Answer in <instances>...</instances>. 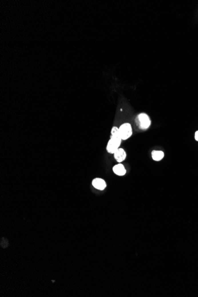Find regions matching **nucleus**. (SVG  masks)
I'll use <instances>...</instances> for the list:
<instances>
[{
    "label": "nucleus",
    "instance_id": "f257e3e1",
    "mask_svg": "<svg viewBox=\"0 0 198 297\" xmlns=\"http://www.w3.org/2000/svg\"><path fill=\"white\" fill-rule=\"evenodd\" d=\"M136 122L139 129L142 130L148 129L151 125V119L145 113H139L136 118Z\"/></svg>",
    "mask_w": 198,
    "mask_h": 297
},
{
    "label": "nucleus",
    "instance_id": "f03ea898",
    "mask_svg": "<svg viewBox=\"0 0 198 297\" xmlns=\"http://www.w3.org/2000/svg\"><path fill=\"white\" fill-rule=\"evenodd\" d=\"M122 141V140L119 137L110 136L106 145V149L107 152L110 154H113L119 148H120Z\"/></svg>",
    "mask_w": 198,
    "mask_h": 297
},
{
    "label": "nucleus",
    "instance_id": "7ed1b4c3",
    "mask_svg": "<svg viewBox=\"0 0 198 297\" xmlns=\"http://www.w3.org/2000/svg\"><path fill=\"white\" fill-rule=\"evenodd\" d=\"M119 133L122 141H126L130 138L132 134L133 130L132 125L129 123H124L119 127Z\"/></svg>",
    "mask_w": 198,
    "mask_h": 297
},
{
    "label": "nucleus",
    "instance_id": "20e7f679",
    "mask_svg": "<svg viewBox=\"0 0 198 297\" xmlns=\"http://www.w3.org/2000/svg\"><path fill=\"white\" fill-rule=\"evenodd\" d=\"M113 156L117 163H121L123 161H125V159L126 158L127 154H126V152L123 148H120L113 154Z\"/></svg>",
    "mask_w": 198,
    "mask_h": 297
},
{
    "label": "nucleus",
    "instance_id": "39448f33",
    "mask_svg": "<svg viewBox=\"0 0 198 297\" xmlns=\"http://www.w3.org/2000/svg\"><path fill=\"white\" fill-rule=\"evenodd\" d=\"M93 186L97 190H103L106 189L107 184L106 182L101 178H96L92 181Z\"/></svg>",
    "mask_w": 198,
    "mask_h": 297
},
{
    "label": "nucleus",
    "instance_id": "423d86ee",
    "mask_svg": "<svg viewBox=\"0 0 198 297\" xmlns=\"http://www.w3.org/2000/svg\"><path fill=\"white\" fill-rule=\"evenodd\" d=\"M113 172L115 174L119 176H123L126 173V168L122 163H119L114 166L113 167Z\"/></svg>",
    "mask_w": 198,
    "mask_h": 297
},
{
    "label": "nucleus",
    "instance_id": "0eeeda50",
    "mask_svg": "<svg viewBox=\"0 0 198 297\" xmlns=\"http://www.w3.org/2000/svg\"><path fill=\"white\" fill-rule=\"evenodd\" d=\"M164 152L161 150H153L151 152V157L155 162H160L164 157Z\"/></svg>",
    "mask_w": 198,
    "mask_h": 297
},
{
    "label": "nucleus",
    "instance_id": "6e6552de",
    "mask_svg": "<svg viewBox=\"0 0 198 297\" xmlns=\"http://www.w3.org/2000/svg\"><path fill=\"white\" fill-rule=\"evenodd\" d=\"M113 137H120L119 133V127L117 126H113L111 130V136Z\"/></svg>",
    "mask_w": 198,
    "mask_h": 297
},
{
    "label": "nucleus",
    "instance_id": "1a4fd4ad",
    "mask_svg": "<svg viewBox=\"0 0 198 297\" xmlns=\"http://www.w3.org/2000/svg\"><path fill=\"white\" fill-rule=\"evenodd\" d=\"M195 138L196 141H198V131H197L195 132Z\"/></svg>",
    "mask_w": 198,
    "mask_h": 297
}]
</instances>
